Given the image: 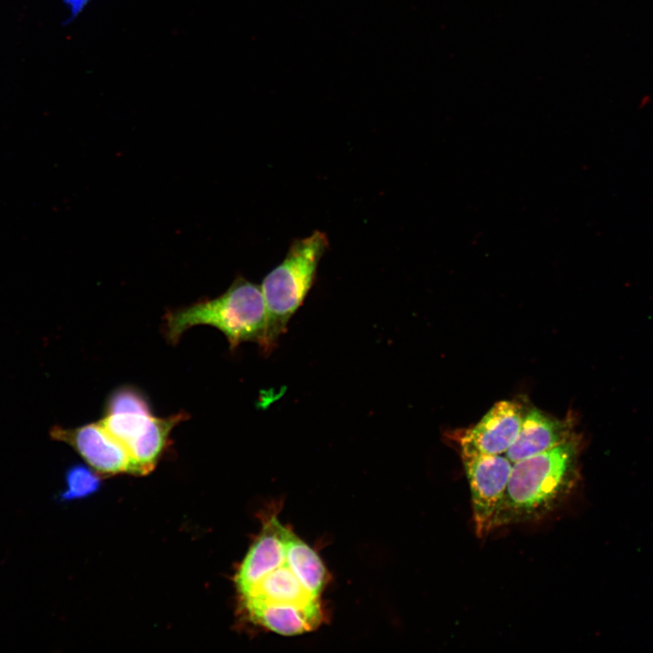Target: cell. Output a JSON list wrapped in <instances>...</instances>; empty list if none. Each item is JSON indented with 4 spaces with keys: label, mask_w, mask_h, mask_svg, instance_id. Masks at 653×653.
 Listing matches in <instances>:
<instances>
[{
    "label": "cell",
    "mask_w": 653,
    "mask_h": 653,
    "mask_svg": "<svg viewBox=\"0 0 653 653\" xmlns=\"http://www.w3.org/2000/svg\"><path fill=\"white\" fill-rule=\"evenodd\" d=\"M289 531L279 520L264 521L235 577L248 618L283 636L312 631L324 619L322 593L308 574V545Z\"/></svg>",
    "instance_id": "cell-1"
},
{
    "label": "cell",
    "mask_w": 653,
    "mask_h": 653,
    "mask_svg": "<svg viewBox=\"0 0 653 653\" xmlns=\"http://www.w3.org/2000/svg\"><path fill=\"white\" fill-rule=\"evenodd\" d=\"M580 435L512 463L492 529L543 517L564 502L581 480Z\"/></svg>",
    "instance_id": "cell-2"
},
{
    "label": "cell",
    "mask_w": 653,
    "mask_h": 653,
    "mask_svg": "<svg viewBox=\"0 0 653 653\" xmlns=\"http://www.w3.org/2000/svg\"><path fill=\"white\" fill-rule=\"evenodd\" d=\"M198 325L220 330L231 350L249 341L263 348L267 309L261 287L239 277L221 296L168 311L163 317L164 335L173 345L187 329Z\"/></svg>",
    "instance_id": "cell-3"
},
{
    "label": "cell",
    "mask_w": 653,
    "mask_h": 653,
    "mask_svg": "<svg viewBox=\"0 0 653 653\" xmlns=\"http://www.w3.org/2000/svg\"><path fill=\"white\" fill-rule=\"evenodd\" d=\"M326 234L316 230L295 239L283 261L263 279L261 290L267 309L265 353L276 347L293 315L311 289L318 263L328 248Z\"/></svg>",
    "instance_id": "cell-4"
},
{
    "label": "cell",
    "mask_w": 653,
    "mask_h": 653,
    "mask_svg": "<svg viewBox=\"0 0 653 653\" xmlns=\"http://www.w3.org/2000/svg\"><path fill=\"white\" fill-rule=\"evenodd\" d=\"M462 459L471 491L475 531L482 538L492 530L493 517L506 490L512 463L502 454Z\"/></svg>",
    "instance_id": "cell-5"
},
{
    "label": "cell",
    "mask_w": 653,
    "mask_h": 653,
    "mask_svg": "<svg viewBox=\"0 0 653 653\" xmlns=\"http://www.w3.org/2000/svg\"><path fill=\"white\" fill-rule=\"evenodd\" d=\"M522 420L521 407L516 402L496 403L478 424L456 434L462 458L505 453L516 439Z\"/></svg>",
    "instance_id": "cell-6"
},
{
    "label": "cell",
    "mask_w": 653,
    "mask_h": 653,
    "mask_svg": "<svg viewBox=\"0 0 653 653\" xmlns=\"http://www.w3.org/2000/svg\"><path fill=\"white\" fill-rule=\"evenodd\" d=\"M49 434L53 440L70 445L99 473H131V458L126 448L99 422L74 428L54 425Z\"/></svg>",
    "instance_id": "cell-7"
},
{
    "label": "cell",
    "mask_w": 653,
    "mask_h": 653,
    "mask_svg": "<svg viewBox=\"0 0 653 653\" xmlns=\"http://www.w3.org/2000/svg\"><path fill=\"white\" fill-rule=\"evenodd\" d=\"M574 434L571 421L558 420L533 408L523 416L520 432L505 456L514 463L554 448Z\"/></svg>",
    "instance_id": "cell-8"
},
{
    "label": "cell",
    "mask_w": 653,
    "mask_h": 653,
    "mask_svg": "<svg viewBox=\"0 0 653 653\" xmlns=\"http://www.w3.org/2000/svg\"><path fill=\"white\" fill-rule=\"evenodd\" d=\"M188 418L185 412L165 418L153 416L143 433L128 447L131 473L146 475L152 472L168 445L171 430Z\"/></svg>",
    "instance_id": "cell-9"
},
{
    "label": "cell",
    "mask_w": 653,
    "mask_h": 653,
    "mask_svg": "<svg viewBox=\"0 0 653 653\" xmlns=\"http://www.w3.org/2000/svg\"><path fill=\"white\" fill-rule=\"evenodd\" d=\"M101 486L98 475L82 464L71 466L65 473V489L60 493L59 500L74 501L88 497L96 492Z\"/></svg>",
    "instance_id": "cell-10"
},
{
    "label": "cell",
    "mask_w": 653,
    "mask_h": 653,
    "mask_svg": "<svg viewBox=\"0 0 653 653\" xmlns=\"http://www.w3.org/2000/svg\"><path fill=\"white\" fill-rule=\"evenodd\" d=\"M153 414L145 395L130 385L120 386L110 394L105 405V414Z\"/></svg>",
    "instance_id": "cell-11"
}]
</instances>
